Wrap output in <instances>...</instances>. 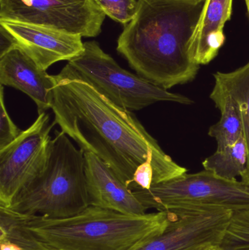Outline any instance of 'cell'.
Listing matches in <instances>:
<instances>
[{
  "label": "cell",
  "instance_id": "obj_1",
  "mask_svg": "<svg viewBox=\"0 0 249 250\" xmlns=\"http://www.w3.org/2000/svg\"><path fill=\"white\" fill-rule=\"evenodd\" d=\"M54 123L84 152L103 160L131 189L137 169L154 170V184L187 173L164 152L132 111L99 93L71 64L52 76Z\"/></svg>",
  "mask_w": 249,
  "mask_h": 250
},
{
  "label": "cell",
  "instance_id": "obj_2",
  "mask_svg": "<svg viewBox=\"0 0 249 250\" xmlns=\"http://www.w3.org/2000/svg\"><path fill=\"white\" fill-rule=\"evenodd\" d=\"M206 0H137L116 50L140 77L171 89L195 79L200 65L189 54Z\"/></svg>",
  "mask_w": 249,
  "mask_h": 250
},
{
  "label": "cell",
  "instance_id": "obj_3",
  "mask_svg": "<svg viewBox=\"0 0 249 250\" xmlns=\"http://www.w3.org/2000/svg\"><path fill=\"white\" fill-rule=\"evenodd\" d=\"M170 219L168 211L133 215L95 206L67 218L25 215L27 227L55 250H128L162 233Z\"/></svg>",
  "mask_w": 249,
  "mask_h": 250
},
{
  "label": "cell",
  "instance_id": "obj_4",
  "mask_svg": "<svg viewBox=\"0 0 249 250\" xmlns=\"http://www.w3.org/2000/svg\"><path fill=\"white\" fill-rule=\"evenodd\" d=\"M89 207L84 151L76 148L62 131L56 132L43 170L20 189L9 208L25 215L63 219Z\"/></svg>",
  "mask_w": 249,
  "mask_h": 250
},
{
  "label": "cell",
  "instance_id": "obj_5",
  "mask_svg": "<svg viewBox=\"0 0 249 250\" xmlns=\"http://www.w3.org/2000/svg\"><path fill=\"white\" fill-rule=\"evenodd\" d=\"M133 193L146 209H223L235 213L249 210V186L204 170L152 185L135 188Z\"/></svg>",
  "mask_w": 249,
  "mask_h": 250
},
{
  "label": "cell",
  "instance_id": "obj_6",
  "mask_svg": "<svg viewBox=\"0 0 249 250\" xmlns=\"http://www.w3.org/2000/svg\"><path fill=\"white\" fill-rule=\"evenodd\" d=\"M99 93L128 111H140L159 102L190 105L193 101L162 89L123 69L96 41L84 42V50L68 62Z\"/></svg>",
  "mask_w": 249,
  "mask_h": 250
},
{
  "label": "cell",
  "instance_id": "obj_7",
  "mask_svg": "<svg viewBox=\"0 0 249 250\" xmlns=\"http://www.w3.org/2000/svg\"><path fill=\"white\" fill-rule=\"evenodd\" d=\"M105 16L95 0H0V20L42 25L84 38L101 33Z\"/></svg>",
  "mask_w": 249,
  "mask_h": 250
},
{
  "label": "cell",
  "instance_id": "obj_8",
  "mask_svg": "<svg viewBox=\"0 0 249 250\" xmlns=\"http://www.w3.org/2000/svg\"><path fill=\"white\" fill-rule=\"evenodd\" d=\"M49 114L38 119L10 145L0 150V207L9 208L20 189L45 167L54 125Z\"/></svg>",
  "mask_w": 249,
  "mask_h": 250
},
{
  "label": "cell",
  "instance_id": "obj_9",
  "mask_svg": "<svg viewBox=\"0 0 249 250\" xmlns=\"http://www.w3.org/2000/svg\"><path fill=\"white\" fill-rule=\"evenodd\" d=\"M168 211L171 219L162 233L138 242L128 250H192L204 245L219 246L233 214L228 210L201 208Z\"/></svg>",
  "mask_w": 249,
  "mask_h": 250
},
{
  "label": "cell",
  "instance_id": "obj_10",
  "mask_svg": "<svg viewBox=\"0 0 249 250\" xmlns=\"http://www.w3.org/2000/svg\"><path fill=\"white\" fill-rule=\"evenodd\" d=\"M0 29L35 62L47 70L52 64L70 61L84 50L80 35L42 25L0 20Z\"/></svg>",
  "mask_w": 249,
  "mask_h": 250
},
{
  "label": "cell",
  "instance_id": "obj_11",
  "mask_svg": "<svg viewBox=\"0 0 249 250\" xmlns=\"http://www.w3.org/2000/svg\"><path fill=\"white\" fill-rule=\"evenodd\" d=\"M86 187L90 206L133 215L146 209L116 173L92 152H84Z\"/></svg>",
  "mask_w": 249,
  "mask_h": 250
},
{
  "label": "cell",
  "instance_id": "obj_12",
  "mask_svg": "<svg viewBox=\"0 0 249 250\" xmlns=\"http://www.w3.org/2000/svg\"><path fill=\"white\" fill-rule=\"evenodd\" d=\"M0 83L26 94L36 104L38 114L51 109L52 76L16 45L0 56Z\"/></svg>",
  "mask_w": 249,
  "mask_h": 250
},
{
  "label": "cell",
  "instance_id": "obj_13",
  "mask_svg": "<svg viewBox=\"0 0 249 250\" xmlns=\"http://www.w3.org/2000/svg\"><path fill=\"white\" fill-rule=\"evenodd\" d=\"M233 0H206L189 54L193 62L208 64L216 58L225 42L224 26L230 20Z\"/></svg>",
  "mask_w": 249,
  "mask_h": 250
},
{
  "label": "cell",
  "instance_id": "obj_14",
  "mask_svg": "<svg viewBox=\"0 0 249 250\" xmlns=\"http://www.w3.org/2000/svg\"><path fill=\"white\" fill-rule=\"evenodd\" d=\"M216 108L220 110V120L211 126L209 135L216 139L217 150L234 145L244 137L239 109L233 98L217 82L210 95Z\"/></svg>",
  "mask_w": 249,
  "mask_h": 250
},
{
  "label": "cell",
  "instance_id": "obj_15",
  "mask_svg": "<svg viewBox=\"0 0 249 250\" xmlns=\"http://www.w3.org/2000/svg\"><path fill=\"white\" fill-rule=\"evenodd\" d=\"M219 83L233 98L239 109L243 132L248 152L247 168L241 175V182L249 186V62L230 73L217 72L213 75Z\"/></svg>",
  "mask_w": 249,
  "mask_h": 250
},
{
  "label": "cell",
  "instance_id": "obj_16",
  "mask_svg": "<svg viewBox=\"0 0 249 250\" xmlns=\"http://www.w3.org/2000/svg\"><path fill=\"white\" fill-rule=\"evenodd\" d=\"M0 241H8L22 250H55L27 227L24 214L3 207H0Z\"/></svg>",
  "mask_w": 249,
  "mask_h": 250
},
{
  "label": "cell",
  "instance_id": "obj_17",
  "mask_svg": "<svg viewBox=\"0 0 249 250\" xmlns=\"http://www.w3.org/2000/svg\"><path fill=\"white\" fill-rule=\"evenodd\" d=\"M247 160V147L243 137L234 145L216 150L214 154L203 161V166L205 170L213 172L220 177L235 179L245 171Z\"/></svg>",
  "mask_w": 249,
  "mask_h": 250
},
{
  "label": "cell",
  "instance_id": "obj_18",
  "mask_svg": "<svg viewBox=\"0 0 249 250\" xmlns=\"http://www.w3.org/2000/svg\"><path fill=\"white\" fill-rule=\"evenodd\" d=\"M219 247L222 250H249V210L232 214Z\"/></svg>",
  "mask_w": 249,
  "mask_h": 250
},
{
  "label": "cell",
  "instance_id": "obj_19",
  "mask_svg": "<svg viewBox=\"0 0 249 250\" xmlns=\"http://www.w3.org/2000/svg\"><path fill=\"white\" fill-rule=\"evenodd\" d=\"M108 17L121 24L127 25L135 16L137 0H95Z\"/></svg>",
  "mask_w": 249,
  "mask_h": 250
},
{
  "label": "cell",
  "instance_id": "obj_20",
  "mask_svg": "<svg viewBox=\"0 0 249 250\" xmlns=\"http://www.w3.org/2000/svg\"><path fill=\"white\" fill-rule=\"evenodd\" d=\"M20 130L9 116L4 104V88L0 90V150L13 143L21 133Z\"/></svg>",
  "mask_w": 249,
  "mask_h": 250
},
{
  "label": "cell",
  "instance_id": "obj_21",
  "mask_svg": "<svg viewBox=\"0 0 249 250\" xmlns=\"http://www.w3.org/2000/svg\"><path fill=\"white\" fill-rule=\"evenodd\" d=\"M0 250H22V249L8 241H0Z\"/></svg>",
  "mask_w": 249,
  "mask_h": 250
},
{
  "label": "cell",
  "instance_id": "obj_22",
  "mask_svg": "<svg viewBox=\"0 0 249 250\" xmlns=\"http://www.w3.org/2000/svg\"><path fill=\"white\" fill-rule=\"evenodd\" d=\"M192 250H222L219 246L213 245H204V246L200 247V248H196V249Z\"/></svg>",
  "mask_w": 249,
  "mask_h": 250
},
{
  "label": "cell",
  "instance_id": "obj_23",
  "mask_svg": "<svg viewBox=\"0 0 249 250\" xmlns=\"http://www.w3.org/2000/svg\"><path fill=\"white\" fill-rule=\"evenodd\" d=\"M246 4H247V11L249 16V0H245Z\"/></svg>",
  "mask_w": 249,
  "mask_h": 250
}]
</instances>
